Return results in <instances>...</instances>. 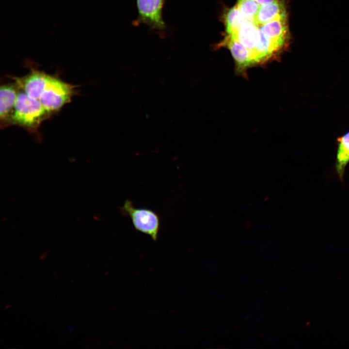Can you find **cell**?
<instances>
[{"label":"cell","instance_id":"cell-1","mask_svg":"<svg viewBox=\"0 0 349 349\" xmlns=\"http://www.w3.org/2000/svg\"><path fill=\"white\" fill-rule=\"evenodd\" d=\"M51 116L38 100L19 90L8 125H17L30 133L38 134L41 124Z\"/></svg>","mask_w":349,"mask_h":349},{"label":"cell","instance_id":"cell-2","mask_svg":"<svg viewBox=\"0 0 349 349\" xmlns=\"http://www.w3.org/2000/svg\"><path fill=\"white\" fill-rule=\"evenodd\" d=\"M75 86L49 75L39 102L51 115L69 103L77 92Z\"/></svg>","mask_w":349,"mask_h":349},{"label":"cell","instance_id":"cell-3","mask_svg":"<svg viewBox=\"0 0 349 349\" xmlns=\"http://www.w3.org/2000/svg\"><path fill=\"white\" fill-rule=\"evenodd\" d=\"M121 213L129 217L135 229L150 236L154 241L158 239L160 229V219L154 210L146 208L135 207L133 202L126 200L120 207Z\"/></svg>","mask_w":349,"mask_h":349},{"label":"cell","instance_id":"cell-4","mask_svg":"<svg viewBox=\"0 0 349 349\" xmlns=\"http://www.w3.org/2000/svg\"><path fill=\"white\" fill-rule=\"evenodd\" d=\"M165 0H136L138 16L132 24L135 26L146 25L151 31L163 37L168 28L163 17Z\"/></svg>","mask_w":349,"mask_h":349},{"label":"cell","instance_id":"cell-5","mask_svg":"<svg viewBox=\"0 0 349 349\" xmlns=\"http://www.w3.org/2000/svg\"><path fill=\"white\" fill-rule=\"evenodd\" d=\"M49 75L42 71L31 68L30 72L22 77L11 78L19 90L30 97L38 100L48 80Z\"/></svg>","mask_w":349,"mask_h":349},{"label":"cell","instance_id":"cell-6","mask_svg":"<svg viewBox=\"0 0 349 349\" xmlns=\"http://www.w3.org/2000/svg\"><path fill=\"white\" fill-rule=\"evenodd\" d=\"M230 35L236 39L247 49L249 54L251 67L255 66L254 49L260 36L258 27L253 21L245 18V21L237 32L235 34Z\"/></svg>","mask_w":349,"mask_h":349},{"label":"cell","instance_id":"cell-7","mask_svg":"<svg viewBox=\"0 0 349 349\" xmlns=\"http://www.w3.org/2000/svg\"><path fill=\"white\" fill-rule=\"evenodd\" d=\"M287 19V16L279 17L260 26L259 30L265 36L284 48L290 38Z\"/></svg>","mask_w":349,"mask_h":349},{"label":"cell","instance_id":"cell-8","mask_svg":"<svg viewBox=\"0 0 349 349\" xmlns=\"http://www.w3.org/2000/svg\"><path fill=\"white\" fill-rule=\"evenodd\" d=\"M19 89L14 83L4 84L0 90V120L1 127L8 126L9 121L14 110Z\"/></svg>","mask_w":349,"mask_h":349},{"label":"cell","instance_id":"cell-9","mask_svg":"<svg viewBox=\"0 0 349 349\" xmlns=\"http://www.w3.org/2000/svg\"><path fill=\"white\" fill-rule=\"evenodd\" d=\"M230 50L236 63L238 74L244 76L251 67L249 54L247 49L236 39L228 35L224 43Z\"/></svg>","mask_w":349,"mask_h":349},{"label":"cell","instance_id":"cell-10","mask_svg":"<svg viewBox=\"0 0 349 349\" xmlns=\"http://www.w3.org/2000/svg\"><path fill=\"white\" fill-rule=\"evenodd\" d=\"M287 16L286 8L282 1H274L261 5L253 22L258 27L279 17Z\"/></svg>","mask_w":349,"mask_h":349},{"label":"cell","instance_id":"cell-11","mask_svg":"<svg viewBox=\"0 0 349 349\" xmlns=\"http://www.w3.org/2000/svg\"><path fill=\"white\" fill-rule=\"evenodd\" d=\"M338 148L335 161V170L340 179L343 181L345 171L349 162V131L337 139Z\"/></svg>","mask_w":349,"mask_h":349},{"label":"cell","instance_id":"cell-12","mask_svg":"<svg viewBox=\"0 0 349 349\" xmlns=\"http://www.w3.org/2000/svg\"><path fill=\"white\" fill-rule=\"evenodd\" d=\"M245 21L237 5L230 9L225 15V23L228 34H235Z\"/></svg>","mask_w":349,"mask_h":349},{"label":"cell","instance_id":"cell-13","mask_svg":"<svg viewBox=\"0 0 349 349\" xmlns=\"http://www.w3.org/2000/svg\"><path fill=\"white\" fill-rule=\"evenodd\" d=\"M237 6L244 17L253 21L258 11L260 4L255 0H238Z\"/></svg>","mask_w":349,"mask_h":349},{"label":"cell","instance_id":"cell-14","mask_svg":"<svg viewBox=\"0 0 349 349\" xmlns=\"http://www.w3.org/2000/svg\"><path fill=\"white\" fill-rule=\"evenodd\" d=\"M259 4L262 5L272 2L275 0H255Z\"/></svg>","mask_w":349,"mask_h":349},{"label":"cell","instance_id":"cell-15","mask_svg":"<svg viewBox=\"0 0 349 349\" xmlns=\"http://www.w3.org/2000/svg\"><path fill=\"white\" fill-rule=\"evenodd\" d=\"M47 255V254H46V253L42 254L40 256L41 259H42V260L44 259L46 257Z\"/></svg>","mask_w":349,"mask_h":349},{"label":"cell","instance_id":"cell-16","mask_svg":"<svg viewBox=\"0 0 349 349\" xmlns=\"http://www.w3.org/2000/svg\"><path fill=\"white\" fill-rule=\"evenodd\" d=\"M10 306H11V305H7V306L6 307V308H9Z\"/></svg>","mask_w":349,"mask_h":349}]
</instances>
